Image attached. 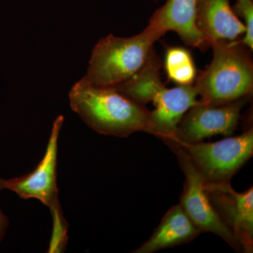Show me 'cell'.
I'll return each mask as SVG.
<instances>
[{
	"label": "cell",
	"mask_w": 253,
	"mask_h": 253,
	"mask_svg": "<svg viewBox=\"0 0 253 253\" xmlns=\"http://www.w3.org/2000/svg\"><path fill=\"white\" fill-rule=\"evenodd\" d=\"M71 109L100 134L126 137L146 132L150 111L114 86H97L83 77L69 91Z\"/></svg>",
	"instance_id": "1"
},
{
	"label": "cell",
	"mask_w": 253,
	"mask_h": 253,
	"mask_svg": "<svg viewBox=\"0 0 253 253\" xmlns=\"http://www.w3.org/2000/svg\"><path fill=\"white\" fill-rule=\"evenodd\" d=\"M211 47L212 61L194 83L200 101L221 105L247 99L253 90L252 51L240 41H217Z\"/></svg>",
	"instance_id": "2"
},
{
	"label": "cell",
	"mask_w": 253,
	"mask_h": 253,
	"mask_svg": "<svg viewBox=\"0 0 253 253\" xmlns=\"http://www.w3.org/2000/svg\"><path fill=\"white\" fill-rule=\"evenodd\" d=\"M166 33L153 23L129 38L109 35L100 40L91 53L85 76L97 86H116L137 74L154 52V45Z\"/></svg>",
	"instance_id": "3"
},
{
	"label": "cell",
	"mask_w": 253,
	"mask_h": 253,
	"mask_svg": "<svg viewBox=\"0 0 253 253\" xmlns=\"http://www.w3.org/2000/svg\"><path fill=\"white\" fill-rule=\"evenodd\" d=\"M64 118L59 116L53 123L44 157L36 169L20 177L4 179V188L14 191L23 199H36L51 210L54 219V231L50 249L61 251L66 241L67 223L63 217L56 185L58 139Z\"/></svg>",
	"instance_id": "4"
},
{
	"label": "cell",
	"mask_w": 253,
	"mask_h": 253,
	"mask_svg": "<svg viewBox=\"0 0 253 253\" xmlns=\"http://www.w3.org/2000/svg\"><path fill=\"white\" fill-rule=\"evenodd\" d=\"M198 94L192 85L168 88L161 79V71L152 70L143 76L138 87V98L141 104L152 102L146 133L165 142L174 140L176 126L186 111L199 104Z\"/></svg>",
	"instance_id": "5"
},
{
	"label": "cell",
	"mask_w": 253,
	"mask_h": 253,
	"mask_svg": "<svg viewBox=\"0 0 253 253\" xmlns=\"http://www.w3.org/2000/svg\"><path fill=\"white\" fill-rule=\"evenodd\" d=\"M177 144L206 183L230 182L253 154V128L216 142ZM167 142V141H166ZM165 143V142H164Z\"/></svg>",
	"instance_id": "6"
},
{
	"label": "cell",
	"mask_w": 253,
	"mask_h": 253,
	"mask_svg": "<svg viewBox=\"0 0 253 253\" xmlns=\"http://www.w3.org/2000/svg\"><path fill=\"white\" fill-rule=\"evenodd\" d=\"M165 144L176 154L179 166L185 176L179 205L186 215L202 234L210 232L215 234L234 251L244 253L239 241L214 211L205 187L204 179L187 155L172 141H167Z\"/></svg>",
	"instance_id": "7"
},
{
	"label": "cell",
	"mask_w": 253,
	"mask_h": 253,
	"mask_svg": "<svg viewBox=\"0 0 253 253\" xmlns=\"http://www.w3.org/2000/svg\"><path fill=\"white\" fill-rule=\"evenodd\" d=\"M246 101L244 99L221 105L205 104L200 101L183 116L172 141L181 144H194L219 134L232 135Z\"/></svg>",
	"instance_id": "8"
},
{
	"label": "cell",
	"mask_w": 253,
	"mask_h": 253,
	"mask_svg": "<svg viewBox=\"0 0 253 253\" xmlns=\"http://www.w3.org/2000/svg\"><path fill=\"white\" fill-rule=\"evenodd\" d=\"M204 183L211 204L221 220L235 236L244 253H253V187L237 192L230 182Z\"/></svg>",
	"instance_id": "9"
},
{
	"label": "cell",
	"mask_w": 253,
	"mask_h": 253,
	"mask_svg": "<svg viewBox=\"0 0 253 253\" xmlns=\"http://www.w3.org/2000/svg\"><path fill=\"white\" fill-rule=\"evenodd\" d=\"M196 23L205 50L217 41H236L246 32V26L234 12L230 0H199Z\"/></svg>",
	"instance_id": "10"
},
{
	"label": "cell",
	"mask_w": 253,
	"mask_h": 253,
	"mask_svg": "<svg viewBox=\"0 0 253 253\" xmlns=\"http://www.w3.org/2000/svg\"><path fill=\"white\" fill-rule=\"evenodd\" d=\"M199 0H167L155 11L149 23L165 33L174 31L189 46L205 51L204 42L196 26V9Z\"/></svg>",
	"instance_id": "11"
},
{
	"label": "cell",
	"mask_w": 253,
	"mask_h": 253,
	"mask_svg": "<svg viewBox=\"0 0 253 253\" xmlns=\"http://www.w3.org/2000/svg\"><path fill=\"white\" fill-rule=\"evenodd\" d=\"M202 234L180 205L173 206L146 242L133 253H153L188 244Z\"/></svg>",
	"instance_id": "12"
},
{
	"label": "cell",
	"mask_w": 253,
	"mask_h": 253,
	"mask_svg": "<svg viewBox=\"0 0 253 253\" xmlns=\"http://www.w3.org/2000/svg\"><path fill=\"white\" fill-rule=\"evenodd\" d=\"M165 69L168 78L178 85H192L197 76L194 59L189 50L181 46L168 47Z\"/></svg>",
	"instance_id": "13"
},
{
	"label": "cell",
	"mask_w": 253,
	"mask_h": 253,
	"mask_svg": "<svg viewBox=\"0 0 253 253\" xmlns=\"http://www.w3.org/2000/svg\"><path fill=\"white\" fill-rule=\"evenodd\" d=\"M236 15L244 18L246 32L241 43L253 51V0H236L232 7Z\"/></svg>",
	"instance_id": "14"
},
{
	"label": "cell",
	"mask_w": 253,
	"mask_h": 253,
	"mask_svg": "<svg viewBox=\"0 0 253 253\" xmlns=\"http://www.w3.org/2000/svg\"><path fill=\"white\" fill-rule=\"evenodd\" d=\"M4 189V179L0 178V190ZM9 225V221H8L7 217L4 215V213L0 209V242L4 237L5 232Z\"/></svg>",
	"instance_id": "15"
},
{
	"label": "cell",
	"mask_w": 253,
	"mask_h": 253,
	"mask_svg": "<svg viewBox=\"0 0 253 253\" xmlns=\"http://www.w3.org/2000/svg\"><path fill=\"white\" fill-rule=\"evenodd\" d=\"M156 1H158V0H156Z\"/></svg>",
	"instance_id": "16"
}]
</instances>
